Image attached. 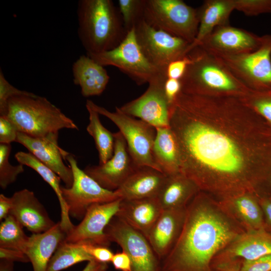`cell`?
I'll list each match as a JSON object with an SVG mask.
<instances>
[{
  "mask_svg": "<svg viewBox=\"0 0 271 271\" xmlns=\"http://www.w3.org/2000/svg\"><path fill=\"white\" fill-rule=\"evenodd\" d=\"M66 236L60 221L45 232L29 236L25 253L32 264L33 271H47L52 256Z\"/></svg>",
  "mask_w": 271,
  "mask_h": 271,
  "instance_id": "7402d4cb",
  "label": "cell"
},
{
  "mask_svg": "<svg viewBox=\"0 0 271 271\" xmlns=\"http://www.w3.org/2000/svg\"><path fill=\"white\" fill-rule=\"evenodd\" d=\"M87 100L99 114L107 117L117 126L136 165L149 166L160 171L153 155L156 134L155 127L140 119L125 114L119 107H115V111L111 112L91 100Z\"/></svg>",
  "mask_w": 271,
  "mask_h": 271,
  "instance_id": "ba28073f",
  "label": "cell"
},
{
  "mask_svg": "<svg viewBox=\"0 0 271 271\" xmlns=\"http://www.w3.org/2000/svg\"><path fill=\"white\" fill-rule=\"evenodd\" d=\"M107 268L106 263L100 262L93 259L88 261L82 271H105Z\"/></svg>",
  "mask_w": 271,
  "mask_h": 271,
  "instance_id": "7dc6e473",
  "label": "cell"
},
{
  "mask_svg": "<svg viewBox=\"0 0 271 271\" xmlns=\"http://www.w3.org/2000/svg\"><path fill=\"white\" fill-rule=\"evenodd\" d=\"M73 175L71 187H61L62 195L67 206L70 217L82 219L88 208L96 203H107L119 199L116 191L102 188L78 166L74 156L66 157Z\"/></svg>",
  "mask_w": 271,
  "mask_h": 271,
  "instance_id": "8fae6325",
  "label": "cell"
},
{
  "mask_svg": "<svg viewBox=\"0 0 271 271\" xmlns=\"http://www.w3.org/2000/svg\"><path fill=\"white\" fill-rule=\"evenodd\" d=\"M18 130L7 117L0 115V144H11L16 142Z\"/></svg>",
  "mask_w": 271,
  "mask_h": 271,
  "instance_id": "f35d334b",
  "label": "cell"
},
{
  "mask_svg": "<svg viewBox=\"0 0 271 271\" xmlns=\"http://www.w3.org/2000/svg\"><path fill=\"white\" fill-rule=\"evenodd\" d=\"M11 152V144H0V186L3 189L13 183L24 171L23 165L11 164L9 160Z\"/></svg>",
  "mask_w": 271,
  "mask_h": 271,
  "instance_id": "d6a6232c",
  "label": "cell"
},
{
  "mask_svg": "<svg viewBox=\"0 0 271 271\" xmlns=\"http://www.w3.org/2000/svg\"><path fill=\"white\" fill-rule=\"evenodd\" d=\"M100 65L116 67L138 85L149 83L167 75L147 59L136 38L134 27L127 32L121 43L114 48L98 54H86Z\"/></svg>",
  "mask_w": 271,
  "mask_h": 271,
  "instance_id": "52a82bcc",
  "label": "cell"
},
{
  "mask_svg": "<svg viewBox=\"0 0 271 271\" xmlns=\"http://www.w3.org/2000/svg\"><path fill=\"white\" fill-rule=\"evenodd\" d=\"M15 157L20 164L27 166L35 170L54 191L61 208L60 225L63 231L66 234H68L75 225L70 220L68 207L62 195L61 178L29 152H19Z\"/></svg>",
  "mask_w": 271,
  "mask_h": 271,
  "instance_id": "f1b7e54d",
  "label": "cell"
},
{
  "mask_svg": "<svg viewBox=\"0 0 271 271\" xmlns=\"http://www.w3.org/2000/svg\"><path fill=\"white\" fill-rule=\"evenodd\" d=\"M239 271H271V254L253 260H244Z\"/></svg>",
  "mask_w": 271,
  "mask_h": 271,
  "instance_id": "60d3db41",
  "label": "cell"
},
{
  "mask_svg": "<svg viewBox=\"0 0 271 271\" xmlns=\"http://www.w3.org/2000/svg\"><path fill=\"white\" fill-rule=\"evenodd\" d=\"M142 18L152 27L191 44L198 33L197 10L182 0H145Z\"/></svg>",
  "mask_w": 271,
  "mask_h": 271,
  "instance_id": "8992f818",
  "label": "cell"
},
{
  "mask_svg": "<svg viewBox=\"0 0 271 271\" xmlns=\"http://www.w3.org/2000/svg\"><path fill=\"white\" fill-rule=\"evenodd\" d=\"M242 98L180 92L171 110L181 173L227 199L271 178V131Z\"/></svg>",
  "mask_w": 271,
  "mask_h": 271,
  "instance_id": "6da1fadb",
  "label": "cell"
},
{
  "mask_svg": "<svg viewBox=\"0 0 271 271\" xmlns=\"http://www.w3.org/2000/svg\"><path fill=\"white\" fill-rule=\"evenodd\" d=\"M59 133H53L42 138H36L18 132L16 142L24 146L29 152L53 171L65 183V187H71L73 182L71 167L64 163L68 152L58 145Z\"/></svg>",
  "mask_w": 271,
  "mask_h": 271,
  "instance_id": "e0dca14e",
  "label": "cell"
},
{
  "mask_svg": "<svg viewBox=\"0 0 271 271\" xmlns=\"http://www.w3.org/2000/svg\"><path fill=\"white\" fill-rule=\"evenodd\" d=\"M72 73L74 83L80 86L82 95L86 97L100 95L110 79L104 67L87 55L74 62Z\"/></svg>",
  "mask_w": 271,
  "mask_h": 271,
  "instance_id": "603a6c76",
  "label": "cell"
},
{
  "mask_svg": "<svg viewBox=\"0 0 271 271\" xmlns=\"http://www.w3.org/2000/svg\"><path fill=\"white\" fill-rule=\"evenodd\" d=\"M227 199V204L222 207L239 221L247 231L266 229L263 214L256 197L247 193Z\"/></svg>",
  "mask_w": 271,
  "mask_h": 271,
  "instance_id": "83f0119b",
  "label": "cell"
},
{
  "mask_svg": "<svg viewBox=\"0 0 271 271\" xmlns=\"http://www.w3.org/2000/svg\"><path fill=\"white\" fill-rule=\"evenodd\" d=\"M18 131L42 138L63 128L78 130L74 122L46 98L25 91L11 97L4 114Z\"/></svg>",
  "mask_w": 271,
  "mask_h": 271,
  "instance_id": "5b68a950",
  "label": "cell"
},
{
  "mask_svg": "<svg viewBox=\"0 0 271 271\" xmlns=\"http://www.w3.org/2000/svg\"><path fill=\"white\" fill-rule=\"evenodd\" d=\"M199 25L189 52L201 42L217 27L229 24V17L235 10L233 0H206L197 9Z\"/></svg>",
  "mask_w": 271,
  "mask_h": 271,
  "instance_id": "cb8c5ba5",
  "label": "cell"
},
{
  "mask_svg": "<svg viewBox=\"0 0 271 271\" xmlns=\"http://www.w3.org/2000/svg\"><path fill=\"white\" fill-rule=\"evenodd\" d=\"M137 40L149 61L166 73L168 66L189 52L191 43L149 25L141 18L134 26Z\"/></svg>",
  "mask_w": 271,
  "mask_h": 271,
  "instance_id": "30bf717a",
  "label": "cell"
},
{
  "mask_svg": "<svg viewBox=\"0 0 271 271\" xmlns=\"http://www.w3.org/2000/svg\"><path fill=\"white\" fill-rule=\"evenodd\" d=\"M229 216L196 194L186 207L181 232L160 271H208L214 255L242 233Z\"/></svg>",
  "mask_w": 271,
  "mask_h": 271,
  "instance_id": "7a4b0ae2",
  "label": "cell"
},
{
  "mask_svg": "<svg viewBox=\"0 0 271 271\" xmlns=\"http://www.w3.org/2000/svg\"><path fill=\"white\" fill-rule=\"evenodd\" d=\"M192 62L180 79L181 92L191 94L243 98L252 91L216 56L200 46L189 53Z\"/></svg>",
  "mask_w": 271,
  "mask_h": 271,
  "instance_id": "277c9868",
  "label": "cell"
},
{
  "mask_svg": "<svg viewBox=\"0 0 271 271\" xmlns=\"http://www.w3.org/2000/svg\"><path fill=\"white\" fill-rule=\"evenodd\" d=\"M238 266L236 265L231 266L227 268L225 271H239Z\"/></svg>",
  "mask_w": 271,
  "mask_h": 271,
  "instance_id": "681fc988",
  "label": "cell"
},
{
  "mask_svg": "<svg viewBox=\"0 0 271 271\" xmlns=\"http://www.w3.org/2000/svg\"><path fill=\"white\" fill-rule=\"evenodd\" d=\"M156 129L153 155L160 171L167 176L181 173L178 146L172 130L170 126Z\"/></svg>",
  "mask_w": 271,
  "mask_h": 271,
  "instance_id": "4316f807",
  "label": "cell"
},
{
  "mask_svg": "<svg viewBox=\"0 0 271 271\" xmlns=\"http://www.w3.org/2000/svg\"><path fill=\"white\" fill-rule=\"evenodd\" d=\"M12 207L11 197L0 195V220L2 221L10 215Z\"/></svg>",
  "mask_w": 271,
  "mask_h": 271,
  "instance_id": "bcb514c9",
  "label": "cell"
},
{
  "mask_svg": "<svg viewBox=\"0 0 271 271\" xmlns=\"http://www.w3.org/2000/svg\"><path fill=\"white\" fill-rule=\"evenodd\" d=\"M199 190L192 180L179 173L167 176L157 197L164 210L184 208Z\"/></svg>",
  "mask_w": 271,
  "mask_h": 271,
  "instance_id": "484cf974",
  "label": "cell"
},
{
  "mask_svg": "<svg viewBox=\"0 0 271 271\" xmlns=\"http://www.w3.org/2000/svg\"><path fill=\"white\" fill-rule=\"evenodd\" d=\"M23 226L10 214L0 225V247L18 250L25 253L29 236Z\"/></svg>",
  "mask_w": 271,
  "mask_h": 271,
  "instance_id": "1f68e13d",
  "label": "cell"
},
{
  "mask_svg": "<svg viewBox=\"0 0 271 271\" xmlns=\"http://www.w3.org/2000/svg\"><path fill=\"white\" fill-rule=\"evenodd\" d=\"M226 253L244 260L255 259L271 254V232L266 229L242 232L226 246Z\"/></svg>",
  "mask_w": 271,
  "mask_h": 271,
  "instance_id": "d4e9b609",
  "label": "cell"
},
{
  "mask_svg": "<svg viewBox=\"0 0 271 271\" xmlns=\"http://www.w3.org/2000/svg\"><path fill=\"white\" fill-rule=\"evenodd\" d=\"M83 241L86 250L94 260L106 263L111 261L114 253L108 246L96 245L88 241Z\"/></svg>",
  "mask_w": 271,
  "mask_h": 271,
  "instance_id": "74e56055",
  "label": "cell"
},
{
  "mask_svg": "<svg viewBox=\"0 0 271 271\" xmlns=\"http://www.w3.org/2000/svg\"><path fill=\"white\" fill-rule=\"evenodd\" d=\"M104 233L120 246L130 259L132 271H160L157 256L147 238L122 220L114 216Z\"/></svg>",
  "mask_w": 271,
  "mask_h": 271,
  "instance_id": "7c38bea8",
  "label": "cell"
},
{
  "mask_svg": "<svg viewBox=\"0 0 271 271\" xmlns=\"http://www.w3.org/2000/svg\"><path fill=\"white\" fill-rule=\"evenodd\" d=\"M191 62V57L188 53L183 58L171 62L167 68V77L180 80Z\"/></svg>",
  "mask_w": 271,
  "mask_h": 271,
  "instance_id": "ab89813d",
  "label": "cell"
},
{
  "mask_svg": "<svg viewBox=\"0 0 271 271\" xmlns=\"http://www.w3.org/2000/svg\"><path fill=\"white\" fill-rule=\"evenodd\" d=\"M234 9L247 16L271 14V0H233Z\"/></svg>",
  "mask_w": 271,
  "mask_h": 271,
  "instance_id": "d590c367",
  "label": "cell"
},
{
  "mask_svg": "<svg viewBox=\"0 0 271 271\" xmlns=\"http://www.w3.org/2000/svg\"><path fill=\"white\" fill-rule=\"evenodd\" d=\"M121 200L119 198L90 206L81 221L66 234L64 241L68 242L88 241L96 245L108 247L110 242L104 230L118 212Z\"/></svg>",
  "mask_w": 271,
  "mask_h": 271,
  "instance_id": "9a60e30c",
  "label": "cell"
},
{
  "mask_svg": "<svg viewBox=\"0 0 271 271\" xmlns=\"http://www.w3.org/2000/svg\"><path fill=\"white\" fill-rule=\"evenodd\" d=\"M163 210L158 197L122 199L115 216L142 233L147 238Z\"/></svg>",
  "mask_w": 271,
  "mask_h": 271,
  "instance_id": "44dd1931",
  "label": "cell"
},
{
  "mask_svg": "<svg viewBox=\"0 0 271 271\" xmlns=\"http://www.w3.org/2000/svg\"><path fill=\"white\" fill-rule=\"evenodd\" d=\"M258 200L263 214L266 230L271 232V197L262 196Z\"/></svg>",
  "mask_w": 271,
  "mask_h": 271,
  "instance_id": "f6af8a7d",
  "label": "cell"
},
{
  "mask_svg": "<svg viewBox=\"0 0 271 271\" xmlns=\"http://www.w3.org/2000/svg\"><path fill=\"white\" fill-rule=\"evenodd\" d=\"M113 136L114 144L112 157L104 164L88 166L84 169L102 188L112 191L119 188L137 166L120 132L113 133Z\"/></svg>",
  "mask_w": 271,
  "mask_h": 271,
  "instance_id": "5bb4252c",
  "label": "cell"
},
{
  "mask_svg": "<svg viewBox=\"0 0 271 271\" xmlns=\"http://www.w3.org/2000/svg\"><path fill=\"white\" fill-rule=\"evenodd\" d=\"M105 271H106V270H105Z\"/></svg>",
  "mask_w": 271,
  "mask_h": 271,
  "instance_id": "816d5d0a",
  "label": "cell"
},
{
  "mask_svg": "<svg viewBox=\"0 0 271 271\" xmlns=\"http://www.w3.org/2000/svg\"><path fill=\"white\" fill-rule=\"evenodd\" d=\"M164 90L168 100L173 105L181 91L180 80L167 78L164 84Z\"/></svg>",
  "mask_w": 271,
  "mask_h": 271,
  "instance_id": "b9f144b4",
  "label": "cell"
},
{
  "mask_svg": "<svg viewBox=\"0 0 271 271\" xmlns=\"http://www.w3.org/2000/svg\"><path fill=\"white\" fill-rule=\"evenodd\" d=\"M25 90H20L11 84L0 71V115L4 114L8 100L12 97L22 94Z\"/></svg>",
  "mask_w": 271,
  "mask_h": 271,
  "instance_id": "8d00e7d4",
  "label": "cell"
},
{
  "mask_svg": "<svg viewBox=\"0 0 271 271\" xmlns=\"http://www.w3.org/2000/svg\"><path fill=\"white\" fill-rule=\"evenodd\" d=\"M242 99L266 121L271 123V91H252Z\"/></svg>",
  "mask_w": 271,
  "mask_h": 271,
  "instance_id": "e575fe53",
  "label": "cell"
},
{
  "mask_svg": "<svg viewBox=\"0 0 271 271\" xmlns=\"http://www.w3.org/2000/svg\"><path fill=\"white\" fill-rule=\"evenodd\" d=\"M0 258L1 259L7 260L12 262H30L28 256L25 253L18 250L11 248L0 247Z\"/></svg>",
  "mask_w": 271,
  "mask_h": 271,
  "instance_id": "7bdbcfd3",
  "label": "cell"
},
{
  "mask_svg": "<svg viewBox=\"0 0 271 271\" xmlns=\"http://www.w3.org/2000/svg\"><path fill=\"white\" fill-rule=\"evenodd\" d=\"M14 262L1 259L0 271H14Z\"/></svg>",
  "mask_w": 271,
  "mask_h": 271,
  "instance_id": "c3c4849f",
  "label": "cell"
},
{
  "mask_svg": "<svg viewBox=\"0 0 271 271\" xmlns=\"http://www.w3.org/2000/svg\"><path fill=\"white\" fill-rule=\"evenodd\" d=\"M186 207L165 209L152 228L147 237L158 258L170 252L182 230Z\"/></svg>",
  "mask_w": 271,
  "mask_h": 271,
  "instance_id": "d6986e66",
  "label": "cell"
},
{
  "mask_svg": "<svg viewBox=\"0 0 271 271\" xmlns=\"http://www.w3.org/2000/svg\"><path fill=\"white\" fill-rule=\"evenodd\" d=\"M78 35L86 54H98L117 46L126 35L121 17L111 0H80Z\"/></svg>",
  "mask_w": 271,
  "mask_h": 271,
  "instance_id": "3957f363",
  "label": "cell"
},
{
  "mask_svg": "<svg viewBox=\"0 0 271 271\" xmlns=\"http://www.w3.org/2000/svg\"><path fill=\"white\" fill-rule=\"evenodd\" d=\"M64 240L52 256L47 271H60L78 263L94 259L86 250L83 241L68 242Z\"/></svg>",
  "mask_w": 271,
  "mask_h": 271,
  "instance_id": "4dcf8cb0",
  "label": "cell"
},
{
  "mask_svg": "<svg viewBox=\"0 0 271 271\" xmlns=\"http://www.w3.org/2000/svg\"><path fill=\"white\" fill-rule=\"evenodd\" d=\"M215 56L250 90L271 91V35L263 36L261 46L252 52Z\"/></svg>",
  "mask_w": 271,
  "mask_h": 271,
  "instance_id": "9c48e42d",
  "label": "cell"
},
{
  "mask_svg": "<svg viewBox=\"0 0 271 271\" xmlns=\"http://www.w3.org/2000/svg\"><path fill=\"white\" fill-rule=\"evenodd\" d=\"M11 199L12 207L10 214L32 234L45 232L56 224L33 191L24 189L16 192Z\"/></svg>",
  "mask_w": 271,
  "mask_h": 271,
  "instance_id": "ac0fdd59",
  "label": "cell"
},
{
  "mask_svg": "<svg viewBox=\"0 0 271 271\" xmlns=\"http://www.w3.org/2000/svg\"><path fill=\"white\" fill-rule=\"evenodd\" d=\"M167 78V75H164L151 81L143 94L119 107V109L155 128L169 127L172 105L168 100L164 90Z\"/></svg>",
  "mask_w": 271,
  "mask_h": 271,
  "instance_id": "4fadbf2b",
  "label": "cell"
},
{
  "mask_svg": "<svg viewBox=\"0 0 271 271\" xmlns=\"http://www.w3.org/2000/svg\"><path fill=\"white\" fill-rule=\"evenodd\" d=\"M145 0H119L118 10L126 32L142 17Z\"/></svg>",
  "mask_w": 271,
  "mask_h": 271,
  "instance_id": "836d02e7",
  "label": "cell"
},
{
  "mask_svg": "<svg viewBox=\"0 0 271 271\" xmlns=\"http://www.w3.org/2000/svg\"><path fill=\"white\" fill-rule=\"evenodd\" d=\"M116 269L132 271L131 262L128 255L123 251L114 254L111 261Z\"/></svg>",
  "mask_w": 271,
  "mask_h": 271,
  "instance_id": "ee69618b",
  "label": "cell"
},
{
  "mask_svg": "<svg viewBox=\"0 0 271 271\" xmlns=\"http://www.w3.org/2000/svg\"><path fill=\"white\" fill-rule=\"evenodd\" d=\"M86 107L89 113V123L86 127L88 133L93 138L98 153L99 165L106 163L112 156L114 151L113 133L101 123L99 114L91 106L88 101Z\"/></svg>",
  "mask_w": 271,
  "mask_h": 271,
  "instance_id": "f546056e",
  "label": "cell"
},
{
  "mask_svg": "<svg viewBox=\"0 0 271 271\" xmlns=\"http://www.w3.org/2000/svg\"><path fill=\"white\" fill-rule=\"evenodd\" d=\"M270 182H271V178H270Z\"/></svg>",
  "mask_w": 271,
  "mask_h": 271,
  "instance_id": "f907efd6",
  "label": "cell"
},
{
  "mask_svg": "<svg viewBox=\"0 0 271 271\" xmlns=\"http://www.w3.org/2000/svg\"><path fill=\"white\" fill-rule=\"evenodd\" d=\"M167 177L151 167L137 166L115 191L122 200L157 197Z\"/></svg>",
  "mask_w": 271,
  "mask_h": 271,
  "instance_id": "ffe728a7",
  "label": "cell"
},
{
  "mask_svg": "<svg viewBox=\"0 0 271 271\" xmlns=\"http://www.w3.org/2000/svg\"><path fill=\"white\" fill-rule=\"evenodd\" d=\"M262 41L263 36L228 24L215 28L198 46L214 55H238L257 50Z\"/></svg>",
  "mask_w": 271,
  "mask_h": 271,
  "instance_id": "2e32d148",
  "label": "cell"
}]
</instances>
